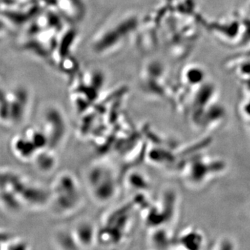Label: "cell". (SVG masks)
<instances>
[{
  "instance_id": "obj_2",
  "label": "cell",
  "mask_w": 250,
  "mask_h": 250,
  "mask_svg": "<svg viewBox=\"0 0 250 250\" xmlns=\"http://www.w3.org/2000/svg\"><path fill=\"white\" fill-rule=\"evenodd\" d=\"M88 184L95 200L99 202L110 201L116 193L117 184L114 175L109 169L97 166L90 171Z\"/></svg>"
},
{
  "instance_id": "obj_3",
  "label": "cell",
  "mask_w": 250,
  "mask_h": 250,
  "mask_svg": "<svg viewBox=\"0 0 250 250\" xmlns=\"http://www.w3.org/2000/svg\"><path fill=\"white\" fill-rule=\"evenodd\" d=\"M13 149L18 157L29 159L34 157L36 148L27 136H18L12 143Z\"/></svg>"
},
{
  "instance_id": "obj_4",
  "label": "cell",
  "mask_w": 250,
  "mask_h": 250,
  "mask_svg": "<svg viewBox=\"0 0 250 250\" xmlns=\"http://www.w3.org/2000/svg\"><path fill=\"white\" fill-rule=\"evenodd\" d=\"M13 24L0 14V42L6 40L12 32Z\"/></svg>"
},
{
  "instance_id": "obj_1",
  "label": "cell",
  "mask_w": 250,
  "mask_h": 250,
  "mask_svg": "<svg viewBox=\"0 0 250 250\" xmlns=\"http://www.w3.org/2000/svg\"><path fill=\"white\" fill-rule=\"evenodd\" d=\"M54 204L64 213H72L82 205V190L76 178L63 174L55 180L53 188Z\"/></svg>"
}]
</instances>
